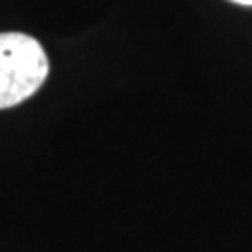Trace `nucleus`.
Wrapping results in <instances>:
<instances>
[{
  "mask_svg": "<svg viewBox=\"0 0 252 252\" xmlns=\"http://www.w3.org/2000/svg\"><path fill=\"white\" fill-rule=\"evenodd\" d=\"M49 57L42 44L28 34H0V109L23 103L44 84Z\"/></svg>",
  "mask_w": 252,
  "mask_h": 252,
  "instance_id": "nucleus-1",
  "label": "nucleus"
},
{
  "mask_svg": "<svg viewBox=\"0 0 252 252\" xmlns=\"http://www.w3.org/2000/svg\"><path fill=\"white\" fill-rule=\"evenodd\" d=\"M229 2H235V4H242V6H252V0H229Z\"/></svg>",
  "mask_w": 252,
  "mask_h": 252,
  "instance_id": "nucleus-2",
  "label": "nucleus"
}]
</instances>
